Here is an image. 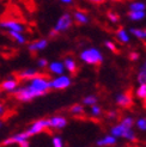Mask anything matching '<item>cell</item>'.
I'll return each mask as SVG.
<instances>
[{
  "label": "cell",
  "mask_w": 146,
  "mask_h": 147,
  "mask_svg": "<svg viewBox=\"0 0 146 147\" xmlns=\"http://www.w3.org/2000/svg\"><path fill=\"white\" fill-rule=\"evenodd\" d=\"M127 17L132 22H140L146 17V12L145 11H129L127 13Z\"/></svg>",
  "instance_id": "22"
},
{
  "label": "cell",
  "mask_w": 146,
  "mask_h": 147,
  "mask_svg": "<svg viewBox=\"0 0 146 147\" xmlns=\"http://www.w3.org/2000/svg\"><path fill=\"white\" fill-rule=\"evenodd\" d=\"M56 36H59V34H57V32H55L54 30H52V31H50V34H49V37H50V38H55Z\"/></svg>",
  "instance_id": "39"
},
{
  "label": "cell",
  "mask_w": 146,
  "mask_h": 147,
  "mask_svg": "<svg viewBox=\"0 0 146 147\" xmlns=\"http://www.w3.org/2000/svg\"><path fill=\"white\" fill-rule=\"evenodd\" d=\"M72 17H73V22H76V23H78L79 25H86V24L90 23L89 16H87L85 12L80 11V10H76L74 12H73Z\"/></svg>",
  "instance_id": "17"
},
{
  "label": "cell",
  "mask_w": 146,
  "mask_h": 147,
  "mask_svg": "<svg viewBox=\"0 0 146 147\" xmlns=\"http://www.w3.org/2000/svg\"><path fill=\"white\" fill-rule=\"evenodd\" d=\"M52 145H53V147H65L64 139L60 135H54L52 138Z\"/></svg>",
  "instance_id": "30"
},
{
  "label": "cell",
  "mask_w": 146,
  "mask_h": 147,
  "mask_svg": "<svg viewBox=\"0 0 146 147\" xmlns=\"http://www.w3.org/2000/svg\"><path fill=\"white\" fill-rule=\"evenodd\" d=\"M104 46H105V48L108 49V50H110V51H113V53H115V51H118V47H116V45L113 42V41H105V43H104Z\"/></svg>",
  "instance_id": "32"
},
{
  "label": "cell",
  "mask_w": 146,
  "mask_h": 147,
  "mask_svg": "<svg viewBox=\"0 0 146 147\" xmlns=\"http://www.w3.org/2000/svg\"><path fill=\"white\" fill-rule=\"evenodd\" d=\"M1 127H3V121L0 120V128H1Z\"/></svg>",
  "instance_id": "40"
},
{
  "label": "cell",
  "mask_w": 146,
  "mask_h": 147,
  "mask_svg": "<svg viewBox=\"0 0 146 147\" xmlns=\"http://www.w3.org/2000/svg\"><path fill=\"white\" fill-rule=\"evenodd\" d=\"M143 67H144V68H145V69H146V61H145V63H144V65H143Z\"/></svg>",
  "instance_id": "41"
},
{
  "label": "cell",
  "mask_w": 146,
  "mask_h": 147,
  "mask_svg": "<svg viewBox=\"0 0 146 147\" xmlns=\"http://www.w3.org/2000/svg\"><path fill=\"white\" fill-rule=\"evenodd\" d=\"M30 135L26 130L24 131H19V133L16 134H12L11 136L4 139L0 144L1 147H7V146H11V145H18L19 147H30Z\"/></svg>",
  "instance_id": "4"
},
{
  "label": "cell",
  "mask_w": 146,
  "mask_h": 147,
  "mask_svg": "<svg viewBox=\"0 0 146 147\" xmlns=\"http://www.w3.org/2000/svg\"><path fill=\"white\" fill-rule=\"evenodd\" d=\"M1 92H3V91H1V90H0V97H1Z\"/></svg>",
  "instance_id": "43"
},
{
  "label": "cell",
  "mask_w": 146,
  "mask_h": 147,
  "mask_svg": "<svg viewBox=\"0 0 146 147\" xmlns=\"http://www.w3.org/2000/svg\"><path fill=\"white\" fill-rule=\"evenodd\" d=\"M59 1H60L61 4H64V5H72L74 0H59Z\"/></svg>",
  "instance_id": "36"
},
{
  "label": "cell",
  "mask_w": 146,
  "mask_h": 147,
  "mask_svg": "<svg viewBox=\"0 0 146 147\" xmlns=\"http://www.w3.org/2000/svg\"><path fill=\"white\" fill-rule=\"evenodd\" d=\"M115 36H116V38H118V41L120 43H122V45H127V43L130 42V34L125 28H119L115 32Z\"/></svg>",
  "instance_id": "18"
},
{
  "label": "cell",
  "mask_w": 146,
  "mask_h": 147,
  "mask_svg": "<svg viewBox=\"0 0 146 147\" xmlns=\"http://www.w3.org/2000/svg\"><path fill=\"white\" fill-rule=\"evenodd\" d=\"M0 28L5 29L6 31H16V32H24L25 26L23 23L16 19H3L0 20Z\"/></svg>",
  "instance_id": "8"
},
{
  "label": "cell",
  "mask_w": 146,
  "mask_h": 147,
  "mask_svg": "<svg viewBox=\"0 0 146 147\" xmlns=\"http://www.w3.org/2000/svg\"><path fill=\"white\" fill-rule=\"evenodd\" d=\"M129 34L134 36L135 38L140 40V41H146V29H141V28H130L129 29Z\"/></svg>",
  "instance_id": "20"
},
{
  "label": "cell",
  "mask_w": 146,
  "mask_h": 147,
  "mask_svg": "<svg viewBox=\"0 0 146 147\" xmlns=\"http://www.w3.org/2000/svg\"><path fill=\"white\" fill-rule=\"evenodd\" d=\"M135 96L138 99H146V84H139L135 90Z\"/></svg>",
  "instance_id": "25"
},
{
  "label": "cell",
  "mask_w": 146,
  "mask_h": 147,
  "mask_svg": "<svg viewBox=\"0 0 146 147\" xmlns=\"http://www.w3.org/2000/svg\"><path fill=\"white\" fill-rule=\"evenodd\" d=\"M19 86V80L16 77H7L5 80L0 83V90L7 92V93H13Z\"/></svg>",
  "instance_id": "10"
},
{
  "label": "cell",
  "mask_w": 146,
  "mask_h": 147,
  "mask_svg": "<svg viewBox=\"0 0 146 147\" xmlns=\"http://www.w3.org/2000/svg\"><path fill=\"white\" fill-rule=\"evenodd\" d=\"M102 114H103V109H102L101 105L95 104V105L90 107V115L92 117H96V119H98V117L102 116Z\"/></svg>",
  "instance_id": "26"
},
{
  "label": "cell",
  "mask_w": 146,
  "mask_h": 147,
  "mask_svg": "<svg viewBox=\"0 0 146 147\" xmlns=\"http://www.w3.org/2000/svg\"><path fill=\"white\" fill-rule=\"evenodd\" d=\"M89 1L92 4H96V5H101V4H103L105 0H89Z\"/></svg>",
  "instance_id": "38"
},
{
  "label": "cell",
  "mask_w": 146,
  "mask_h": 147,
  "mask_svg": "<svg viewBox=\"0 0 146 147\" xmlns=\"http://www.w3.org/2000/svg\"><path fill=\"white\" fill-rule=\"evenodd\" d=\"M107 18L109 19V22H110V23H114V24H116V23H119V22H120L119 14L116 13V12H113V11H109V12L107 13Z\"/></svg>",
  "instance_id": "31"
},
{
  "label": "cell",
  "mask_w": 146,
  "mask_h": 147,
  "mask_svg": "<svg viewBox=\"0 0 146 147\" xmlns=\"http://www.w3.org/2000/svg\"><path fill=\"white\" fill-rule=\"evenodd\" d=\"M128 10L129 11H145L146 10V4L140 0H134L130 1L128 5Z\"/></svg>",
  "instance_id": "23"
},
{
  "label": "cell",
  "mask_w": 146,
  "mask_h": 147,
  "mask_svg": "<svg viewBox=\"0 0 146 147\" xmlns=\"http://www.w3.org/2000/svg\"><path fill=\"white\" fill-rule=\"evenodd\" d=\"M10 35V37L18 45H25L26 43V37L24 32H16V31H7Z\"/></svg>",
  "instance_id": "21"
},
{
  "label": "cell",
  "mask_w": 146,
  "mask_h": 147,
  "mask_svg": "<svg viewBox=\"0 0 146 147\" xmlns=\"http://www.w3.org/2000/svg\"><path fill=\"white\" fill-rule=\"evenodd\" d=\"M49 91H50V79L47 76L39 73L34 78L26 80L24 85H19L17 90L13 92V94L17 100L22 103H28L39 97L45 96Z\"/></svg>",
  "instance_id": "1"
},
{
  "label": "cell",
  "mask_w": 146,
  "mask_h": 147,
  "mask_svg": "<svg viewBox=\"0 0 146 147\" xmlns=\"http://www.w3.org/2000/svg\"><path fill=\"white\" fill-rule=\"evenodd\" d=\"M72 85V77L70 74H60L55 76L50 79V90L54 91H62L66 90Z\"/></svg>",
  "instance_id": "5"
},
{
  "label": "cell",
  "mask_w": 146,
  "mask_h": 147,
  "mask_svg": "<svg viewBox=\"0 0 146 147\" xmlns=\"http://www.w3.org/2000/svg\"><path fill=\"white\" fill-rule=\"evenodd\" d=\"M134 122H135L134 117L130 116V115L123 116L122 119H121V121H120V123H122L123 126H126V127H133L134 126Z\"/></svg>",
  "instance_id": "28"
},
{
  "label": "cell",
  "mask_w": 146,
  "mask_h": 147,
  "mask_svg": "<svg viewBox=\"0 0 146 147\" xmlns=\"http://www.w3.org/2000/svg\"><path fill=\"white\" fill-rule=\"evenodd\" d=\"M47 69H48V72L50 73V74H53V76H60V74H64V73L66 72L64 62L59 61V60L49 62L48 66H47Z\"/></svg>",
  "instance_id": "13"
},
{
  "label": "cell",
  "mask_w": 146,
  "mask_h": 147,
  "mask_svg": "<svg viewBox=\"0 0 146 147\" xmlns=\"http://www.w3.org/2000/svg\"><path fill=\"white\" fill-rule=\"evenodd\" d=\"M62 62H64V66H65V69L68 71L70 74L74 76L78 72V65H77V61L74 60V57L67 55V56H65Z\"/></svg>",
  "instance_id": "16"
},
{
  "label": "cell",
  "mask_w": 146,
  "mask_h": 147,
  "mask_svg": "<svg viewBox=\"0 0 146 147\" xmlns=\"http://www.w3.org/2000/svg\"><path fill=\"white\" fill-rule=\"evenodd\" d=\"M79 60L84 62L85 65H90V66H99L103 63L104 61V56L103 53L95 47H89L85 48L79 53Z\"/></svg>",
  "instance_id": "2"
},
{
  "label": "cell",
  "mask_w": 146,
  "mask_h": 147,
  "mask_svg": "<svg viewBox=\"0 0 146 147\" xmlns=\"http://www.w3.org/2000/svg\"><path fill=\"white\" fill-rule=\"evenodd\" d=\"M82 104L84 107H92L95 104H98V96H96V94H87V96L83 98Z\"/></svg>",
  "instance_id": "24"
},
{
  "label": "cell",
  "mask_w": 146,
  "mask_h": 147,
  "mask_svg": "<svg viewBox=\"0 0 146 147\" xmlns=\"http://www.w3.org/2000/svg\"><path fill=\"white\" fill-rule=\"evenodd\" d=\"M48 121H49L50 129H54V130H62L68 123L67 117H65L64 115H54L52 117H49Z\"/></svg>",
  "instance_id": "9"
},
{
  "label": "cell",
  "mask_w": 146,
  "mask_h": 147,
  "mask_svg": "<svg viewBox=\"0 0 146 147\" xmlns=\"http://www.w3.org/2000/svg\"><path fill=\"white\" fill-rule=\"evenodd\" d=\"M115 102H116V104L121 108H128L133 104V98L127 92H120L116 94Z\"/></svg>",
  "instance_id": "12"
},
{
  "label": "cell",
  "mask_w": 146,
  "mask_h": 147,
  "mask_svg": "<svg viewBox=\"0 0 146 147\" xmlns=\"http://www.w3.org/2000/svg\"><path fill=\"white\" fill-rule=\"evenodd\" d=\"M109 1H118V0H109Z\"/></svg>",
  "instance_id": "42"
},
{
  "label": "cell",
  "mask_w": 146,
  "mask_h": 147,
  "mask_svg": "<svg viewBox=\"0 0 146 147\" xmlns=\"http://www.w3.org/2000/svg\"><path fill=\"white\" fill-rule=\"evenodd\" d=\"M110 134L114 135L115 138H120V139H123L128 142H134L137 141V133L135 130L133 129V127H126L123 126L122 123H116L110 128Z\"/></svg>",
  "instance_id": "3"
},
{
  "label": "cell",
  "mask_w": 146,
  "mask_h": 147,
  "mask_svg": "<svg viewBox=\"0 0 146 147\" xmlns=\"http://www.w3.org/2000/svg\"><path fill=\"white\" fill-rule=\"evenodd\" d=\"M134 124H135L138 130L146 131V116H141V117H139V119H137Z\"/></svg>",
  "instance_id": "27"
},
{
  "label": "cell",
  "mask_w": 146,
  "mask_h": 147,
  "mask_svg": "<svg viewBox=\"0 0 146 147\" xmlns=\"http://www.w3.org/2000/svg\"><path fill=\"white\" fill-rule=\"evenodd\" d=\"M139 53H137V51H130L128 57H129V60L130 61H137V60H139Z\"/></svg>",
  "instance_id": "35"
},
{
  "label": "cell",
  "mask_w": 146,
  "mask_h": 147,
  "mask_svg": "<svg viewBox=\"0 0 146 147\" xmlns=\"http://www.w3.org/2000/svg\"><path fill=\"white\" fill-rule=\"evenodd\" d=\"M118 144V138H115L114 135H112L110 133L99 138L96 141V145L98 147H113Z\"/></svg>",
  "instance_id": "15"
},
{
  "label": "cell",
  "mask_w": 146,
  "mask_h": 147,
  "mask_svg": "<svg viewBox=\"0 0 146 147\" xmlns=\"http://www.w3.org/2000/svg\"><path fill=\"white\" fill-rule=\"evenodd\" d=\"M144 100H145V107H146V99H144Z\"/></svg>",
  "instance_id": "44"
},
{
  "label": "cell",
  "mask_w": 146,
  "mask_h": 147,
  "mask_svg": "<svg viewBox=\"0 0 146 147\" xmlns=\"http://www.w3.org/2000/svg\"><path fill=\"white\" fill-rule=\"evenodd\" d=\"M39 73H40L39 69L28 67V68H23V69H20L19 72H17L16 78L19 80V82H20V80H23V82H26V80L34 78L35 76H37Z\"/></svg>",
  "instance_id": "14"
},
{
  "label": "cell",
  "mask_w": 146,
  "mask_h": 147,
  "mask_svg": "<svg viewBox=\"0 0 146 147\" xmlns=\"http://www.w3.org/2000/svg\"><path fill=\"white\" fill-rule=\"evenodd\" d=\"M4 114H5V107L3 103H0V117H3Z\"/></svg>",
  "instance_id": "37"
},
{
  "label": "cell",
  "mask_w": 146,
  "mask_h": 147,
  "mask_svg": "<svg viewBox=\"0 0 146 147\" xmlns=\"http://www.w3.org/2000/svg\"><path fill=\"white\" fill-rule=\"evenodd\" d=\"M73 25V17H72V14L68 13V12H65L62 13L61 16L57 18L56 20V23L53 28V30L57 34H64V32H66L68 31L70 29L72 28Z\"/></svg>",
  "instance_id": "6"
},
{
  "label": "cell",
  "mask_w": 146,
  "mask_h": 147,
  "mask_svg": "<svg viewBox=\"0 0 146 147\" xmlns=\"http://www.w3.org/2000/svg\"><path fill=\"white\" fill-rule=\"evenodd\" d=\"M70 114L76 116V117H80L85 115V107L83 104H79V103H76V104L71 105L70 108Z\"/></svg>",
  "instance_id": "19"
},
{
  "label": "cell",
  "mask_w": 146,
  "mask_h": 147,
  "mask_svg": "<svg viewBox=\"0 0 146 147\" xmlns=\"http://www.w3.org/2000/svg\"><path fill=\"white\" fill-rule=\"evenodd\" d=\"M48 40L47 38H37L28 45V50L30 53H40V51L45 50L48 47Z\"/></svg>",
  "instance_id": "11"
},
{
  "label": "cell",
  "mask_w": 146,
  "mask_h": 147,
  "mask_svg": "<svg viewBox=\"0 0 146 147\" xmlns=\"http://www.w3.org/2000/svg\"><path fill=\"white\" fill-rule=\"evenodd\" d=\"M137 82H138V84H146V69L144 67H141V69L138 71Z\"/></svg>",
  "instance_id": "29"
},
{
  "label": "cell",
  "mask_w": 146,
  "mask_h": 147,
  "mask_svg": "<svg viewBox=\"0 0 146 147\" xmlns=\"http://www.w3.org/2000/svg\"><path fill=\"white\" fill-rule=\"evenodd\" d=\"M118 111H116V110H109V111L107 113V117L109 120H115L116 117H118Z\"/></svg>",
  "instance_id": "34"
},
{
  "label": "cell",
  "mask_w": 146,
  "mask_h": 147,
  "mask_svg": "<svg viewBox=\"0 0 146 147\" xmlns=\"http://www.w3.org/2000/svg\"><path fill=\"white\" fill-rule=\"evenodd\" d=\"M48 129H50L48 119H40V120H36L32 123L29 124L26 131L29 133L30 136H34V135L41 134V133H43V131H46Z\"/></svg>",
  "instance_id": "7"
},
{
  "label": "cell",
  "mask_w": 146,
  "mask_h": 147,
  "mask_svg": "<svg viewBox=\"0 0 146 147\" xmlns=\"http://www.w3.org/2000/svg\"><path fill=\"white\" fill-rule=\"evenodd\" d=\"M48 63H49V61L47 60L46 57H41V59L37 60V67L41 68V69H45V68H47Z\"/></svg>",
  "instance_id": "33"
}]
</instances>
